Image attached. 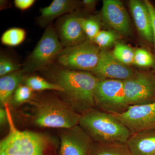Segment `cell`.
<instances>
[{
  "label": "cell",
  "instance_id": "obj_1",
  "mask_svg": "<svg viewBox=\"0 0 155 155\" xmlns=\"http://www.w3.org/2000/svg\"><path fill=\"white\" fill-rule=\"evenodd\" d=\"M43 70L52 82L62 87L61 96L76 113L81 114L96 107L94 92L99 79L94 75L59 66H49Z\"/></svg>",
  "mask_w": 155,
  "mask_h": 155
},
{
  "label": "cell",
  "instance_id": "obj_2",
  "mask_svg": "<svg viewBox=\"0 0 155 155\" xmlns=\"http://www.w3.org/2000/svg\"><path fill=\"white\" fill-rule=\"evenodd\" d=\"M79 125L95 142L126 143L132 134L113 114L95 108L80 114Z\"/></svg>",
  "mask_w": 155,
  "mask_h": 155
},
{
  "label": "cell",
  "instance_id": "obj_3",
  "mask_svg": "<svg viewBox=\"0 0 155 155\" xmlns=\"http://www.w3.org/2000/svg\"><path fill=\"white\" fill-rule=\"evenodd\" d=\"M35 123L42 127L68 129L79 125L80 114L64 101L48 97L35 102Z\"/></svg>",
  "mask_w": 155,
  "mask_h": 155
},
{
  "label": "cell",
  "instance_id": "obj_4",
  "mask_svg": "<svg viewBox=\"0 0 155 155\" xmlns=\"http://www.w3.org/2000/svg\"><path fill=\"white\" fill-rule=\"evenodd\" d=\"M8 109L10 131L0 143V155H43L48 144L46 137L40 134L18 130Z\"/></svg>",
  "mask_w": 155,
  "mask_h": 155
},
{
  "label": "cell",
  "instance_id": "obj_5",
  "mask_svg": "<svg viewBox=\"0 0 155 155\" xmlns=\"http://www.w3.org/2000/svg\"><path fill=\"white\" fill-rule=\"evenodd\" d=\"M101 51L87 39L79 44L64 48L55 61L58 66L65 69L92 72L98 64Z\"/></svg>",
  "mask_w": 155,
  "mask_h": 155
},
{
  "label": "cell",
  "instance_id": "obj_6",
  "mask_svg": "<svg viewBox=\"0 0 155 155\" xmlns=\"http://www.w3.org/2000/svg\"><path fill=\"white\" fill-rule=\"evenodd\" d=\"M55 29L48 26L34 49L27 57L22 70L32 72L43 70L50 66L64 48Z\"/></svg>",
  "mask_w": 155,
  "mask_h": 155
},
{
  "label": "cell",
  "instance_id": "obj_7",
  "mask_svg": "<svg viewBox=\"0 0 155 155\" xmlns=\"http://www.w3.org/2000/svg\"><path fill=\"white\" fill-rule=\"evenodd\" d=\"M95 106L109 114L123 113L129 107L122 80L99 79L94 92Z\"/></svg>",
  "mask_w": 155,
  "mask_h": 155
},
{
  "label": "cell",
  "instance_id": "obj_8",
  "mask_svg": "<svg viewBox=\"0 0 155 155\" xmlns=\"http://www.w3.org/2000/svg\"><path fill=\"white\" fill-rule=\"evenodd\" d=\"M125 97L129 106L155 102V77L146 73H137L123 81Z\"/></svg>",
  "mask_w": 155,
  "mask_h": 155
},
{
  "label": "cell",
  "instance_id": "obj_9",
  "mask_svg": "<svg viewBox=\"0 0 155 155\" xmlns=\"http://www.w3.org/2000/svg\"><path fill=\"white\" fill-rule=\"evenodd\" d=\"M113 115L132 134L155 130V102L129 106L123 113Z\"/></svg>",
  "mask_w": 155,
  "mask_h": 155
},
{
  "label": "cell",
  "instance_id": "obj_10",
  "mask_svg": "<svg viewBox=\"0 0 155 155\" xmlns=\"http://www.w3.org/2000/svg\"><path fill=\"white\" fill-rule=\"evenodd\" d=\"M94 141L79 125L61 134V155H90Z\"/></svg>",
  "mask_w": 155,
  "mask_h": 155
},
{
  "label": "cell",
  "instance_id": "obj_11",
  "mask_svg": "<svg viewBox=\"0 0 155 155\" xmlns=\"http://www.w3.org/2000/svg\"><path fill=\"white\" fill-rule=\"evenodd\" d=\"M99 79H111L124 81L131 78L137 72L120 63L112 53L101 51L97 66L92 71Z\"/></svg>",
  "mask_w": 155,
  "mask_h": 155
},
{
  "label": "cell",
  "instance_id": "obj_12",
  "mask_svg": "<svg viewBox=\"0 0 155 155\" xmlns=\"http://www.w3.org/2000/svg\"><path fill=\"white\" fill-rule=\"evenodd\" d=\"M74 12L61 17L57 25L56 31L64 48L79 44L86 40L82 26L83 17Z\"/></svg>",
  "mask_w": 155,
  "mask_h": 155
},
{
  "label": "cell",
  "instance_id": "obj_13",
  "mask_svg": "<svg viewBox=\"0 0 155 155\" xmlns=\"http://www.w3.org/2000/svg\"><path fill=\"white\" fill-rule=\"evenodd\" d=\"M102 14L107 24L116 32L124 35L130 34V19L122 2L118 0H104Z\"/></svg>",
  "mask_w": 155,
  "mask_h": 155
},
{
  "label": "cell",
  "instance_id": "obj_14",
  "mask_svg": "<svg viewBox=\"0 0 155 155\" xmlns=\"http://www.w3.org/2000/svg\"><path fill=\"white\" fill-rule=\"evenodd\" d=\"M79 5V2L74 0H54L49 5L40 10L39 25L42 28L47 27L56 18L72 13Z\"/></svg>",
  "mask_w": 155,
  "mask_h": 155
},
{
  "label": "cell",
  "instance_id": "obj_15",
  "mask_svg": "<svg viewBox=\"0 0 155 155\" xmlns=\"http://www.w3.org/2000/svg\"><path fill=\"white\" fill-rule=\"evenodd\" d=\"M129 7L136 27L140 35L147 41H153L151 20L149 11L145 2L131 0Z\"/></svg>",
  "mask_w": 155,
  "mask_h": 155
},
{
  "label": "cell",
  "instance_id": "obj_16",
  "mask_svg": "<svg viewBox=\"0 0 155 155\" xmlns=\"http://www.w3.org/2000/svg\"><path fill=\"white\" fill-rule=\"evenodd\" d=\"M126 144L132 155H155V130L133 133Z\"/></svg>",
  "mask_w": 155,
  "mask_h": 155
},
{
  "label": "cell",
  "instance_id": "obj_17",
  "mask_svg": "<svg viewBox=\"0 0 155 155\" xmlns=\"http://www.w3.org/2000/svg\"><path fill=\"white\" fill-rule=\"evenodd\" d=\"M25 72L17 70L0 78V101L3 104L7 105L11 100L17 87L24 79Z\"/></svg>",
  "mask_w": 155,
  "mask_h": 155
},
{
  "label": "cell",
  "instance_id": "obj_18",
  "mask_svg": "<svg viewBox=\"0 0 155 155\" xmlns=\"http://www.w3.org/2000/svg\"><path fill=\"white\" fill-rule=\"evenodd\" d=\"M90 155H132L127 144L94 142Z\"/></svg>",
  "mask_w": 155,
  "mask_h": 155
},
{
  "label": "cell",
  "instance_id": "obj_19",
  "mask_svg": "<svg viewBox=\"0 0 155 155\" xmlns=\"http://www.w3.org/2000/svg\"><path fill=\"white\" fill-rule=\"evenodd\" d=\"M25 85L28 87L33 91H44L52 90L58 92L63 91L62 87L56 84L48 81L38 75H32L24 78Z\"/></svg>",
  "mask_w": 155,
  "mask_h": 155
},
{
  "label": "cell",
  "instance_id": "obj_20",
  "mask_svg": "<svg viewBox=\"0 0 155 155\" xmlns=\"http://www.w3.org/2000/svg\"><path fill=\"white\" fill-rule=\"evenodd\" d=\"M26 37V32L20 28H12L2 35L1 40L2 44L10 47H16L22 43Z\"/></svg>",
  "mask_w": 155,
  "mask_h": 155
},
{
  "label": "cell",
  "instance_id": "obj_21",
  "mask_svg": "<svg viewBox=\"0 0 155 155\" xmlns=\"http://www.w3.org/2000/svg\"><path fill=\"white\" fill-rule=\"evenodd\" d=\"M112 54L116 60L127 66L133 64L134 51L127 45L118 43L114 47Z\"/></svg>",
  "mask_w": 155,
  "mask_h": 155
},
{
  "label": "cell",
  "instance_id": "obj_22",
  "mask_svg": "<svg viewBox=\"0 0 155 155\" xmlns=\"http://www.w3.org/2000/svg\"><path fill=\"white\" fill-rule=\"evenodd\" d=\"M82 26L87 39L92 41L101 31L99 23L95 18L92 17L87 18L83 17Z\"/></svg>",
  "mask_w": 155,
  "mask_h": 155
},
{
  "label": "cell",
  "instance_id": "obj_23",
  "mask_svg": "<svg viewBox=\"0 0 155 155\" xmlns=\"http://www.w3.org/2000/svg\"><path fill=\"white\" fill-rule=\"evenodd\" d=\"M155 60L150 53L143 49H137L134 51L133 64L139 67H151L154 65Z\"/></svg>",
  "mask_w": 155,
  "mask_h": 155
},
{
  "label": "cell",
  "instance_id": "obj_24",
  "mask_svg": "<svg viewBox=\"0 0 155 155\" xmlns=\"http://www.w3.org/2000/svg\"><path fill=\"white\" fill-rule=\"evenodd\" d=\"M117 38V35L113 31L101 30L93 42L98 47L106 48L112 45Z\"/></svg>",
  "mask_w": 155,
  "mask_h": 155
},
{
  "label": "cell",
  "instance_id": "obj_25",
  "mask_svg": "<svg viewBox=\"0 0 155 155\" xmlns=\"http://www.w3.org/2000/svg\"><path fill=\"white\" fill-rule=\"evenodd\" d=\"M20 65L11 58L4 55L0 57V76L1 77L19 70Z\"/></svg>",
  "mask_w": 155,
  "mask_h": 155
},
{
  "label": "cell",
  "instance_id": "obj_26",
  "mask_svg": "<svg viewBox=\"0 0 155 155\" xmlns=\"http://www.w3.org/2000/svg\"><path fill=\"white\" fill-rule=\"evenodd\" d=\"M33 95V91L26 85H20L13 95V101L16 104H22L29 101Z\"/></svg>",
  "mask_w": 155,
  "mask_h": 155
},
{
  "label": "cell",
  "instance_id": "obj_27",
  "mask_svg": "<svg viewBox=\"0 0 155 155\" xmlns=\"http://www.w3.org/2000/svg\"><path fill=\"white\" fill-rule=\"evenodd\" d=\"M35 2V0H15L14 4L17 8L25 11L32 7Z\"/></svg>",
  "mask_w": 155,
  "mask_h": 155
},
{
  "label": "cell",
  "instance_id": "obj_28",
  "mask_svg": "<svg viewBox=\"0 0 155 155\" xmlns=\"http://www.w3.org/2000/svg\"><path fill=\"white\" fill-rule=\"evenodd\" d=\"M144 2L149 11L150 16L153 38L155 48V8L149 1H145Z\"/></svg>",
  "mask_w": 155,
  "mask_h": 155
},
{
  "label": "cell",
  "instance_id": "obj_29",
  "mask_svg": "<svg viewBox=\"0 0 155 155\" xmlns=\"http://www.w3.org/2000/svg\"><path fill=\"white\" fill-rule=\"evenodd\" d=\"M97 1L94 0H84L81 2L84 8L88 11H91L94 9Z\"/></svg>",
  "mask_w": 155,
  "mask_h": 155
},
{
  "label": "cell",
  "instance_id": "obj_30",
  "mask_svg": "<svg viewBox=\"0 0 155 155\" xmlns=\"http://www.w3.org/2000/svg\"><path fill=\"white\" fill-rule=\"evenodd\" d=\"M8 120V118L7 110H4L3 108H1L0 110V122L1 125L5 123Z\"/></svg>",
  "mask_w": 155,
  "mask_h": 155
},
{
  "label": "cell",
  "instance_id": "obj_31",
  "mask_svg": "<svg viewBox=\"0 0 155 155\" xmlns=\"http://www.w3.org/2000/svg\"><path fill=\"white\" fill-rule=\"evenodd\" d=\"M8 2L5 1H1V9L2 10L3 9L5 8V6H8Z\"/></svg>",
  "mask_w": 155,
  "mask_h": 155
},
{
  "label": "cell",
  "instance_id": "obj_32",
  "mask_svg": "<svg viewBox=\"0 0 155 155\" xmlns=\"http://www.w3.org/2000/svg\"><path fill=\"white\" fill-rule=\"evenodd\" d=\"M154 76H155V75H154Z\"/></svg>",
  "mask_w": 155,
  "mask_h": 155
},
{
  "label": "cell",
  "instance_id": "obj_33",
  "mask_svg": "<svg viewBox=\"0 0 155 155\" xmlns=\"http://www.w3.org/2000/svg\"></svg>",
  "mask_w": 155,
  "mask_h": 155
}]
</instances>
